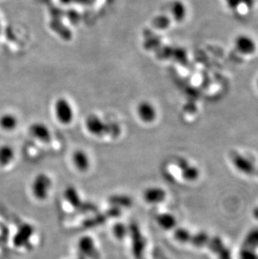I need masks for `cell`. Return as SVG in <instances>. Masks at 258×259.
<instances>
[{"label":"cell","mask_w":258,"mask_h":259,"mask_svg":"<svg viewBox=\"0 0 258 259\" xmlns=\"http://www.w3.org/2000/svg\"><path fill=\"white\" fill-rule=\"evenodd\" d=\"M166 197V191L159 186H149L143 191V200L150 205H158L164 202Z\"/></svg>","instance_id":"9c48e42d"},{"label":"cell","mask_w":258,"mask_h":259,"mask_svg":"<svg viewBox=\"0 0 258 259\" xmlns=\"http://www.w3.org/2000/svg\"><path fill=\"white\" fill-rule=\"evenodd\" d=\"M169 24H170V19L169 18H167L166 16H160L155 20V25H157V27L162 30L168 28Z\"/></svg>","instance_id":"ffe728a7"},{"label":"cell","mask_w":258,"mask_h":259,"mask_svg":"<svg viewBox=\"0 0 258 259\" xmlns=\"http://www.w3.org/2000/svg\"><path fill=\"white\" fill-rule=\"evenodd\" d=\"M126 232H127V231H126V228H125L124 226L119 225L114 228L113 234L119 239H122L126 236Z\"/></svg>","instance_id":"44dd1931"},{"label":"cell","mask_w":258,"mask_h":259,"mask_svg":"<svg viewBox=\"0 0 258 259\" xmlns=\"http://www.w3.org/2000/svg\"><path fill=\"white\" fill-rule=\"evenodd\" d=\"M231 161L235 168L245 175H251L255 173L256 168L253 163L240 153H234L231 157Z\"/></svg>","instance_id":"30bf717a"},{"label":"cell","mask_w":258,"mask_h":259,"mask_svg":"<svg viewBox=\"0 0 258 259\" xmlns=\"http://www.w3.org/2000/svg\"><path fill=\"white\" fill-rule=\"evenodd\" d=\"M227 5L229 8H230L231 10H236L238 8L241 3V0H226Z\"/></svg>","instance_id":"7402d4cb"},{"label":"cell","mask_w":258,"mask_h":259,"mask_svg":"<svg viewBox=\"0 0 258 259\" xmlns=\"http://www.w3.org/2000/svg\"><path fill=\"white\" fill-rule=\"evenodd\" d=\"M241 248L257 251L258 248V228H252L246 233Z\"/></svg>","instance_id":"2e32d148"},{"label":"cell","mask_w":258,"mask_h":259,"mask_svg":"<svg viewBox=\"0 0 258 259\" xmlns=\"http://www.w3.org/2000/svg\"><path fill=\"white\" fill-rule=\"evenodd\" d=\"M29 133L35 140L43 144H49L52 139L50 128L43 122H33L29 128Z\"/></svg>","instance_id":"8992f818"},{"label":"cell","mask_w":258,"mask_h":259,"mask_svg":"<svg viewBox=\"0 0 258 259\" xmlns=\"http://www.w3.org/2000/svg\"><path fill=\"white\" fill-rule=\"evenodd\" d=\"M170 12L174 21L182 22L186 17V7L181 0H174L170 6Z\"/></svg>","instance_id":"e0dca14e"},{"label":"cell","mask_w":258,"mask_h":259,"mask_svg":"<svg viewBox=\"0 0 258 259\" xmlns=\"http://www.w3.org/2000/svg\"><path fill=\"white\" fill-rule=\"evenodd\" d=\"M136 114L141 122L145 124H152L158 118V110L152 102L142 100L137 104Z\"/></svg>","instance_id":"277c9868"},{"label":"cell","mask_w":258,"mask_h":259,"mask_svg":"<svg viewBox=\"0 0 258 259\" xmlns=\"http://www.w3.org/2000/svg\"><path fill=\"white\" fill-rule=\"evenodd\" d=\"M115 123H107L99 115L91 113L85 119V128L88 134L94 137H102L111 135V129L116 127Z\"/></svg>","instance_id":"3957f363"},{"label":"cell","mask_w":258,"mask_h":259,"mask_svg":"<svg viewBox=\"0 0 258 259\" xmlns=\"http://www.w3.org/2000/svg\"><path fill=\"white\" fill-rule=\"evenodd\" d=\"M15 157V152L12 147L8 144L0 145V166H10Z\"/></svg>","instance_id":"ac0fdd59"},{"label":"cell","mask_w":258,"mask_h":259,"mask_svg":"<svg viewBox=\"0 0 258 259\" xmlns=\"http://www.w3.org/2000/svg\"><path fill=\"white\" fill-rule=\"evenodd\" d=\"M78 251L82 256L86 255L88 259L92 258L96 259L98 256L97 247L94 241L89 237H84L81 238L78 242Z\"/></svg>","instance_id":"4fadbf2b"},{"label":"cell","mask_w":258,"mask_h":259,"mask_svg":"<svg viewBox=\"0 0 258 259\" xmlns=\"http://www.w3.org/2000/svg\"><path fill=\"white\" fill-rule=\"evenodd\" d=\"M238 258L239 259H258V253L257 251L240 248Z\"/></svg>","instance_id":"d6986e66"},{"label":"cell","mask_w":258,"mask_h":259,"mask_svg":"<svg viewBox=\"0 0 258 259\" xmlns=\"http://www.w3.org/2000/svg\"><path fill=\"white\" fill-rule=\"evenodd\" d=\"M252 215H253V217H254V218L258 220V206L255 207L254 210L252 211Z\"/></svg>","instance_id":"cb8c5ba5"},{"label":"cell","mask_w":258,"mask_h":259,"mask_svg":"<svg viewBox=\"0 0 258 259\" xmlns=\"http://www.w3.org/2000/svg\"><path fill=\"white\" fill-rule=\"evenodd\" d=\"M178 167L181 170V176L184 181H196L199 177V169L188 162L186 159H179Z\"/></svg>","instance_id":"8fae6325"},{"label":"cell","mask_w":258,"mask_h":259,"mask_svg":"<svg viewBox=\"0 0 258 259\" xmlns=\"http://www.w3.org/2000/svg\"><path fill=\"white\" fill-rule=\"evenodd\" d=\"M54 116L57 122L64 126L72 123L75 119V109L71 101L64 97H58L53 106Z\"/></svg>","instance_id":"7a4b0ae2"},{"label":"cell","mask_w":258,"mask_h":259,"mask_svg":"<svg viewBox=\"0 0 258 259\" xmlns=\"http://www.w3.org/2000/svg\"><path fill=\"white\" fill-rule=\"evenodd\" d=\"M237 50L243 55H252L257 50V45L253 39L245 34L239 35L235 41Z\"/></svg>","instance_id":"7c38bea8"},{"label":"cell","mask_w":258,"mask_h":259,"mask_svg":"<svg viewBox=\"0 0 258 259\" xmlns=\"http://www.w3.org/2000/svg\"><path fill=\"white\" fill-rule=\"evenodd\" d=\"M34 235V227L30 223H23L16 231L13 238V244L16 248H28L31 244Z\"/></svg>","instance_id":"5b68a950"},{"label":"cell","mask_w":258,"mask_h":259,"mask_svg":"<svg viewBox=\"0 0 258 259\" xmlns=\"http://www.w3.org/2000/svg\"><path fill=\"white\" fill-rule=\"evenodd\" d=\"M205 247L211 250L212 253H215L218 259H232L230 249L219 237H210Z\"/></svg>","instance_id":"ba28073f"},{"label":"cell","mask_w":258,"mask_h":259,"mask_svg":"<svg viewBox=\"0 0 258 259\" xmlns=\"http://www.w3.org/2000/svg\"><path fill=\"white\" fill-rule=\"evenodd\" d=\"M71 159H72V165L77 171L86 173L90 169L91 160L89 153L84 150H81V149L76 150L72 153Z\"/></svg>","instance_id":"52a82bcc"},{"label":"cell","mask_w":258,"mask_h":259,"mask_svg":"<svg viewBox=\"0 0 258 259\" xmlns=\"http://www.w3.org/2000/svg\"><path fill=\"white\" fill-rule=\"evenodd\" d=\"M155 221L158 225L166 231H169L176 228L177 220L171 213H159L156 215Z\"/></svg>","instance_id":"9a60e30c"},{"label":"cell","mask_w":258,"mask_h":259,"mask_svg":"<svg viewBox=\"0 0 258 259\" xmlns=\"http://www.w3.org/2000/svg\"><path fill=\"white\" fill-rule=\"evenodd\" d=\"M19 125L18 117L13 113H3L0 115V128L4 132H13Z\"/></svg>","instance_id":"5bb4252c"},{"label":"cell","mask_w":258,"mask_h":259,"mask_svg":"<svg viewBox=\"0 0 258 259\" xmlns=\"http://www.w3.org/2000/svg\"><path fill=\"white\" fill-rule=\"evenodd\" d=\"M257 87H258V81H257Z\"/></svg>","instance_id":"d4e9b609"},{"label":"cell","mask_w":258,"mask_h":259,"mask_svg":"<svg viewBox=\"0 0 258 259\" xmlns=\"http://www.w3.org/2000/svg\"><path fill=\"white\" fill-rule=\"evenodd\" d=\"M241 3H243L248 8H252L255 3V0H241Z\"/></svg>","instance_id":"603a6c76"},{"label":"cell","mask_w":258,"mask_h":259,"mask_svg":"<svg viewBox=\"0 0 258 259\" xmlns=\"http://www.w3.org/2000/svg\"><path fill=\"white\" fill-rule=\"evenodd\" d=\"M53 187V181L46 173H40L33 179L30 184L32 196L40 201L49 198Z\"/></svg>","instance_id":"6da1fadb"}]
</instances>
